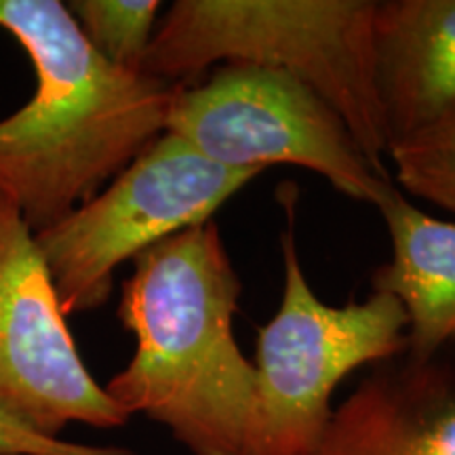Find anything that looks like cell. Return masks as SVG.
<instances>
[{
	"label": "cell",
	"mask_w": 455,
	"mask_h": 455,
	"mask_svg": "<svg viewBox=\"0 0 455 455\" xmlns=\"http://www.w3.org/2000/svg\"><path fill=\"white\" fill-rule=\"evenodd\" d=\"M0 30L36 74L28 104L0 121V195L38 235L161 138L178 87L104 60L60 0H0Z\"/></svg>",
	"instance_id": "6da1fadb"
},
{
	"label": "cell",
	"mask_w": 455,
	"mask_h": 455,
	"mask_svg": "<svg viewBox=\"0 0 455 455\" xmlns=\"http://www.w3.org/2000/svg\"><path fill=\"white\" fill-rule=\"evenodd\" d=\"M243 284L215 221L133 259L118 321L135 352L104 388L129 415L167 428L192 455H244L255 365L235 339Z\"/></svg>",
	"instance_id": "7a4b0ae2"
},
{
	"label": "cell",
	"mask_w": 455,
	"mask_h": 455,
	"mask_svg": "<svg viewBox=\"0 0 455 455\" xmlns=\"http://www.w3.org/2000/svg\"><path fill=\"white\" fill-rule=\"evenodd\" d=\"M373 0H178L158 20L140 70L190 87L221 64L275 68L312 87L392 178L375 72Z\"/></svg>",
	"instance_id": "3957f363"
},
{
	"label": "cell",
	"mask_w": 455,
	"mask_h": 455,
	"mask_svg": "<svg viewBox=\"0 0 455 455\" xmlns=\"http://www.w3.org/2000/svg\"><path fill=\"white\" fill-rule=\"evenodd\" d=\"M287 218L283 299L258 331L255 405L244 455H312L341 379L407 350L405 310L390 295L371 293L346 306L316 298L298 258L293 209Z\"/></svg>",
	"instance_id": "277c9868"
},
{
	"label": "cell",
	"mask_w": 455,
	"mask_h": 455,
	"mask_svg": "<svg viewBox=\"0 0 455 455\" xmlns=\"http://www.w3.org/2000/svg\"><path fill=\"white\" fill-rule=\"evenodd\" d=\"M261 173L209 161L163 133L104 190L36 235L66 316L101 308L118 266L213 221L221 204Z\"/></svg>",
	"instance_id": "5b68a950"
},
{
	"label": "cell",
	"mask_w": 455,
	"mask_h": 455,
	"mask_svg": "<svg viewBox=\"0 0 455 455\" xmlns=\"http://www.w3.org/2000/svg\"><path fill=\"white\" fill-rule=\"evenodd\" d=\"M164 133L228 167L315 171L339 195L375 207L395 188L321 95L275 68L221 64L204 81L178 87Z\"/></svg>",
	"instance_id": "8992f818"
},
{
	"label": "cell",
	"mask_w": 455,
	"mask_h": 455,
	"mask_svg": "<svg viewBox=\"0 0 455 455\" xmlns=\"http://www.w3.org/2000/svg\"><path fill=\"white\" fill-rule=\"evenodd\" d=\"M0 419L61 439L70 424L118 428L129 415L84 365L36 232L0 195Z\"/></svg>",
	"instance_id": "52a82bcc"
},
{
	"label": "cell",
	"mask_w": 455,
	"mask_h": 455,
	"mask_svg": "<svg viewBox=\"0 0 455 455\" xmlns=\"http://www.w3.org/2000/svg\"><path fill=\"white\" fill-rule=\"evenodd\" d=\"M379 367L333 409L312 455H455V356Z\"/></svg>",
	"instance_id": "ba28073f"
},
{
	"label": "cell",
	"mask_w": 455,
	"mask_h": 455,
	"mask_svg": "<svg viewBox=\"0 0 455 455\" xmlns=\"http://www.w3.org/2000/svg\"><path fill=\"white\" fill-rule=\"evenodd\" d=\"M373 44L392 148L455 108V0L375 3Z\"/></svg>",
	"instance_id": "9c48e42d"
},
{
	"label": "cell",
	"mask_w": 455,
	"mask_h": 455,
	"mask_svg": "<svg viewBox=\"0 0 455 455\" xmlns=\"http://www.w3.org/2000/svg\"><path fill=\"white\" fill-rule=\"evenodd\" d=\"M378 209L388 228L392 258L373 272V293L403 306L405 355L428 361L455 346V221L418 209L396 186Z\"/></svg>",
	"instance_id": "30bf717a"
},
{
	"label": "cell",
	"mask_w": 455,
	"mask_h": 455,
	"mask_svg": "<svg viewBox=\"0 0 455 455\" xmlns=\"http://www.w3.org/2000/svg\"><path fill=\"white\" fill-rule=\"evenodd\" d=\"M66 7L104 60L141 72L163 7L158 0H72Z\"/></svg>",
	"instance_id": "8fae6325"
},
{
	"label": "cell",
	"mask_w": 455,
	"mask_h": 455,
	"mask_svg": "<svg viewBox=\"0 0 455 455\" xmlns=\"http://www.w3.org/2000/svg\"><path fill=\"white\" fill-rule=\"evenodd\" d=\"M388 158L403 190L455 213V108L392 146Z\"/></svg>",
	"instance_id": "7c38bea8"
},
{
	"label": "cell",
	"mask_w": 455,
	"mask_h": 455,
	"mask_svg": "<svg viewBox=\"0 0 455 455\" xmlns=\"http://www.w3.org/2000/svg\"><path fill=\"white\" fill-rule=\"evenodd\" d=\"M0 455H140L124 447L83 445L64 439H44L0 419Z\"/></svg>",
	"instance_id": "4fadbf2b"
}]
</instances>
